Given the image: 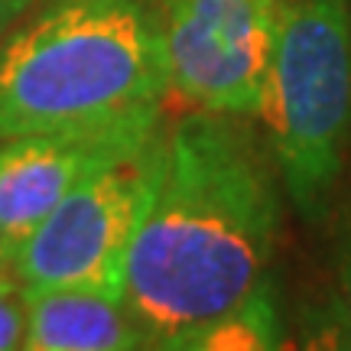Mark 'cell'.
I'll return each instance as SVG.
<instances>
[{"mask_svg":"<svg viewBox=\"0 0 351 351\" xmlns=\"http://www.w3.org/2000/svg\"><path fill=\"white\" fill-rule=\"evenodd\" d=\"M283 186L254 117L189 111L163 130L124 300L156 348H189L270 283Z\"/></svg>","mask_w":351,"mask_h":351,"instance_id":"1","label":"cell"},{"mask_svg":"<svg viewBox=\"0 0 351 351\" xmlns=\"http://www.w3.org/2000/svg\"><path fill=\"white\" fill-rule=\"evenodd\" d=\"M332 335H339V345L351 348V202L339 225L335 238V300H332Z\"/></svg>","mask_w":351,"mask_h":351,"instance_id":"9","label":"cell"},{"mask_svg":"<svg viewBox=\"0 0 351 351\" xmlns=\"http://www.w3.org/2000/svg\"><path fill=\"white\" fill-rule=\"evenodd\" d=\"M166 91L189 111L261 114L276 0H156Z\"/></svg>","mask_w":351,"mask_h":351,"instance_id":"5","label":"cell"},{"mask_svg":"<svg viewBox=\"0 0 351 351\" xmlns=\"http://www.w3.org/2000/svg\"><path fill=\"white\" fill-rule=\"evenodd\" d=\"M166 121L88 173L7 261L23 289L82 287L124 293V263L163 160Z\"/></svg>","mask_w":351,"mask_h":351,"instance_id":"4","label":"cell"},{"mask_svg":"<svg viewBox=\"0 0 351 351\" xmlns=\"http://www.w3.org/2000/svg\"><path fill=\"white\" fill-rule=\"evenodd\" d=\"M7 270H10V267H7V261L0 257V274H7Z\"/></svg>","mask_w":351,"mask_h":351,"instance_id":"12","label":"cell"},{"mask_svg":"<svg viewBox=\"0 0 351 351\" xmlns=\"http://www.w3.org/2000/svg\"><path fill=\"white\" fill-rule=\"evenodd\" d=\"M163 124V114L124 124L0 140V257L10 261L36 225L95 173Z\"/></svg>","mask_w":351,"mask_h":351,"instance_id":"6","label":"cell"},{"mask_svg":"<svg viewBox=\"0 0 351 351\" xmlns=\"http://www.w3.org/2000/svg\"><path fill=\"white\" fill-rule=\"evenodd\" d=\"M257 121L302 221L332 208L351 137V3L276 0V39Z\"/></svg>","mask_w":351,"mask_h":351,"instance_id":"3","label":"cell"},{"mask_svg":"<svg viewBox=\"0 0 351 351\" xmlns=\"http://www.w3.org/2000/svg\"><path fill=\"white\" fill-rule=\"evenodd\" d=\"M26 351H134L156 348L124 293L82 287L23 289Z\"/></svg>","mask_w":351,"mask_h":351,"instance_id":"7","label":"cell"},{"mask_svg":"<svg viewBox=\"0 0 351 351\" xmlns=\"http://www.w3.org/2000/svg\"><path fill=\"white\" fill-rule=\"evenodd\" d=\"M26 341V293L7 270L0 274V351L23 348Z\"/></svg>","mask_w":351,"mask_h":351,"instance_id":"10","label":"cell"},{"mask_svg":"<svg viewBox=\"0 0 351 351\" xmlns=\"http://www.w3.org/2000/svg\"><path fill=\"white\" fill-rule=\"evenodd\" d=\"M153 0H49L0 39V140L163 114Z\"/></svg>","mask_w":351,"mask_h":351,"instance_id":"2","label":"cell"},{"mask_svg":"<svg viewBox=\"0 0 351 351\" xmlns=\"http://www.w3.org/2000/svg\"><path fill=\"white\" fill-rule=\"evenodd\" d=\"M280 345V313L270 283L231 315L208 326L189 348H276Z\"/></svg>","mask_w":351,"mask_h":351,"instance_id":"8","label":"cell"},{"mask_svg":"<svg viewBox=\"0 0 351 351\" xmlns=\"http://www.w3.org/2000/svg\"><path fill=\"white\" fill-rule=\"evenodd\" d=\"M33 3H36V0H0V39L20 23V16H23Z\"/></svg>","mask_w":351,"mask_h":351,"instance_id":"11","label":"cell"}]
</instances>
